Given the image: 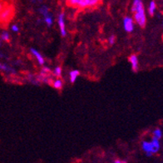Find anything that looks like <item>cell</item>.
Returning a JSON list of instances; mask_svg holds the SVG:
<instances>
[{
    "mask_svg": "<svg viewBox=\"0 0 163 163\" xmlns=\"http://www.w3.org/2000/svg\"><path fill=\"white\" fill-rule=\"evenodd\" d=\"M131 12H133L135 22L141 27H145L146 23V17L141 0H134L131 6Z\"/></svg>",
    "mask_w": 163,
    "mask_h": 163,
    "instance_id": "obj_1",
    "label": "cell"
},
{
    "mask_svg": "<svg viewBox=\"0 0 163 163\" xmlns=\"http://www.w3.org/2000/svg\"><path fill=\"white\" fill-rule=\"evenodd\" d=\"M14 14V8L12 5L5 4L2 11L0 12V23L6 24L12 19Z\"/></svg>",
    "mask_w": 163,
    "mask_h": 163,
    "instance_id": "obj_2",
    "label": "cell"
},
{
    "mask_svg": "<svg viewBox=\"0 0 163 163\" xmlns=\"http://www.w3.org/2000/svg\"><path fill=\"white\" fill-rule=\"evenodd\" d=\"M58 26L60 28V32L62 37H65L67 35V30H66V25H65V15L63 12H61L57 18Z\"/></svg>",
    "mask_w": 163,
    "mask_h": 163,
    "instance_id": "obj_3",
    "label": "cell"
},
{
    "mask_svg": "<svg viewBox=\"0 0 163 163\" xmlns=\"http://www.w3.org/2000/svg\"><path fill=\"white\" fill-rule=\"evenodd\" d=\"M123 27L125 31L131 32L134 30V20L131 17H126L123 19Z\"/></svg>",
    "mask_w": 163,
    "mask_h": 163,
    "instance_id": "obj_4",
    "label": "cell"
},
{
    "mask_svg": "<svg viewBox=\"0 0 163 163\" xmlns=\"http://www.w3.org/2000/svg\"><path fill=\"white\" fill-rule=\"evenodd\" d=\"M84 0H66L67 6L78 9H83Z\"/></svg>",
    "mask_w": 163,
    "mask_h": 163,
    "instance_id": "obj_5",
    "label": "cell"
},
{
    "mask_svg": "<svg viewBox=\"0 0 163 163\" xmlns=\"http://www.w3.org/2000/svg\"><path fill=\"white\" fill-rule=\"evenodd\" d=\"M129 62H131V68L134 72H137L139 68V61L137 56L135 54H132L129 57Z\"/></svg>",
    "mask_w": 163,
    "mask_h": 163,
    "instance_id": "obj_6",
    "label": "cell"
},
{
    "mask_svg": "<svg viewBox=\"0 0 163 163\" xmlns=\"http://www.w3.org/2000/svg\"><path fill=\"white\" fill-rule=\"evenodd\" d=\"M142 149L143 151L146 153V155L148 156H151L152 154L154 153L153 147H152V145H151V141H143L142 142Z\"/></svg>",
    "mask_w": 163,
    "mask_h": 163,
    "instance_id": "obj_7",
    "label": "cell"
},
{
    "mask_svg": "<svg viewBox=\"0 0 163 163\" xmlns=\"http://www.w3.org/2000/svg\"><path fill=\"white\" fill-rule=\"evenodd\" d=\"M101 0H84L83 1V9L85 8H92L96 7L101 3Z\"/></svg>",
    "mask_w": 163,
    "mask_h": 163,
    "instance_id": "obj_8",
    "label": "cell"
},
{
    "mask_svg": "<svg viewBox=\"0 0 163 163\" xmlns=\"http://www.w3.org/2000/svg\"><path fill=\"white\" fill-rule=\"evenodd\" d=\"M30 52H31V53H32L33 56L35 57V58L37 59V61L38 62V63H39L40 65H43L44 64V58H43V57H42V55L37 50H36L35 48H33V47H32L31 49H30Z\"/></svg>",
    "mask_w": 163,
    "mask_h": 163,
    "instance_id": "obj_9",
    "label": "cell"
},
{
    "mask_svg": "<svg viewBox=\"0 0 163 163\" xmlns=\"http://www.w3.org/2000/svg\"><path fill=\"white\" fill-rule=\"evenodd\" d=\"M0 71H2V72H6V73H8V74L14 75L16 74V71L15 69H13L12 67H9L8 65L5 64V63H2L0 62Z\"/></svg>",
    "mask_w": 163,
    "mask_h": 163,
    "instance_id": "obj_10",
    "label": "cell"
},
{
    "mask_svg": "<svg viewBox=\"0 0 163 163\" xmlns=\"http://www.w3.org/2000/svg\"><path fill=\"white\" fill-rule=\"evenodd\" d=\"M80 72L78 70H72L69 73V79L71 83H74L75 82L77 81V77H79Z\"/></svg>",
    "mask_w": 163,
    "mask_h": 163,
    "instance_id": "obj_11",
    "label": "cell"
},
{
    "mask_svg": "<svg viewBox=\"0 0 163 163\" xmlns=\"http://www.w3.org/2000/svg\"><path fill=\"white\" fill-rule=\"evenodd\" d=\"M151 145H152V147H153L154 153H156L157 151L160 150V147H161V145H160V141H159V139L156 138V137H152V140L151 141Z\"/></svg>",
    "mask_w": 163,
    "mask_h": 163,
    "instance_id": "obj_12",
    "label": "cell"
},
{
    "mask_svg": "<svg viewBox=\"0 0 163 163\" xmlns=\"http://www.w3.org/2000/svg\"><path fill=\"white\" fill-rule=\"evenodd\" d=\"M156 2H155L154 0H151V2H150V3H149V6H148L149 14L151 15V16H153L155 12H156Z\"/></svg>",
    "mask_w": 163,
    "mask_h": 163,
    "instance_id": "obj_13",
    "label": "cell"
},
{
    "mask_svg": "<svg viewBox=\"0 0 163 163\" xmlns=\"http://www.w3.org/2000/svg\"><path fill=\"white\" fill-rule=\"evenodd\" d=\"M52 85L54 88L58 89V90H59V89L62 88V86H63V82H62V79H60V78H57V79L52 80Z\"/></svg>",
    "mask_w": 163,
    "mask_h": 163,
    "instance_id": "obj_14",
    "label": "cell"
},
{
    "mask_svg": "<svg viewBox=\"0 0 163 163\" xmlns=\"http://www.w3.org/2000/svg\"><path fill=\"white\" fill-rule=\"evenodd\" d=\"M0 38L2 41H4V42H9L10 40V35L8 33V32L7 31H2L0 34Z\"/></svg>",
    "mask_w": 163,
    "mask_h": 163,
    "instance_id": "obj_15",
    "label": "cell"
},
{
    "mask_svg": "<svg viewBox=\"0 0 163 163\" xmlns=\"http://www.w3.org/2000/svg\"><path fill=\"white\" fill-rule=\"evenodd\" d=\"M62 67H60V66H57V67H56L54 68V70H53V72H52V74H53V76L56 77H57V78H59L61 76H62Z\"/></svg>",
    "mask_w": 163,
    "mask_h": 163,
    "instance_id": "obj_16",
    "label": "cell"
},
{
    "mask_svg": "<svg viewBox=\"0 0 163 163\" xmlns=\"http://www.w3.org/2000/svg\"><path fill=\"white\" fill-rule=\"evenodd\" d=\"M44 22H46L47 27H52V24H53V19H52V17L50 14L47 15L44 17Z\"/></svg>",
    "mask_w": 163,
    "mask_h": 163,
    "instance_id": "obj_17",
    "label": "cell"
},
{
    "mask_svg": "<svg viewBox=\"0 0 163 163\" xmlns=\"http://www.w3.org/2000/svg\"><path fill=\"white\" fill-rule=\"evenodd\" d=\"M39 12L43 17L49 14V10H48V7H47V6H42V7H40Z\"/></svg>",
    "mask_w": 163,
    "mask_h": 163,
    "instance_id": "obj_18",
    "label": "cell"
},
{
    "mask_svg": "<svg viewBox=\"0 0 163 163\" xmlns=\"http://www.w3.org/2000/svg\"><path fill=\"white\" fill-rule=\"evenodd\" d=\"M153 136L160 140L161 138V136H162V131H161V129H155L153 131Z\"/></svg>",
    "mask_w": 163,
    "mask_h": 163,
    "instance_id": "obj_19",
    "label": "cell"
},
{
    "mask_svg": "<svg viewBox=\"0 0 163 163\" xmlns=\"http://www.w3.org/2000/svg\"><path fill=\"white\" fill-rule=\"evenodd\" d=\"M51 69H50L49 67H43L41 70V72L40 73H42V74H46V75H51Z\"/></svg>",
    "mask_w": 163,
    "mask_h": 163,
    "instance_id": "obj_20",
    "label": "cell"
},
{
    "mask_svg": "<svg viewBox=\"0 0 163 163\" xmlns=\"http://www.w3.org/2000/svg\"><path fill=\"white\" fill-rule=\"evenodd\" d=\"M116 42V37L115 35H111L110 37H108V42L110 45H113Z\"/></svg>",
    "mask_w": 163,
    "mask_h": 163,
    "instance_id": "obj_21",
    "label": "cell"
},
{
    "mask_svg": "<svg viewBox=\"0 0 163 163\" xmlns=\"http://www.w3.org/2000/svg\"><path fill=\"white\" fill-rule=\"evenodd\" d=\"M11 29H12V32H19L20 28L17 24H13V25H12V27H11Z\"/></svg>",
    "mask_w": 163,
    "mask_h": 163,
    "instance_id": "obj_22",
    "label": "cell"
},
{
    "mask_svg": "<svg viewBox=\"0 0 163 163\" xmlns=\"http://www.w3.org/2000/svg\"><path fill=\"white\" fill-rule=\"evenodd\" d=\"M6 4L2 0H0V12L2 11V9L3 8V7H4V5Z\"/></svg>",
    "mask_w": 163,
    "mask_h": 163,
    "instance_id": "obj_23",
    "label": "cell"
},
{
    "mask_svg": "<svg viewBox=\"0 0 163 163\" xmlns=\"http://www.w3.org/2000/svg\"><path fill=\"white\" fill-rule=\"evenodd\" d=\"M114 163H122V161H120V160H116V161H114Z\"/></svg>",
    "mask_w": 163,
    "mask_h": 163,
    "instance_id": "obj_24",
    "label": "cell"
},
{
    "mask_svg": "<svg viewBox=\"0 0 163 163\" xmlns=\"http://www.w3.org/2000/svg\"><path fill=\"white\" fill-rule=\"evenodd\" d=\"M2 45V40H1V38H0V46Z\"/></svg>",
    "mask_w": 163,
    "mask_h": 163,
    "instance_id": "obj_25",
    "label": "cell"
},
{
    "mask_svg": "<svg viewBox=\"0 0 163 163\" xmlns=\"http://www.w3.org/2000/svg\"><path fill=\"white\" fill-rule=\"evenodd\" d=\"M34 1H37V2H41L42 0H34Z\"/></svg>",
    "mask_w": 163,
    "mask_h": 163,
    "instance_id": "obj_26",
    "label": "cell"
},
{
    "mask_svg": "<svg viewBox=\"0 0 163 163\" xmlns=\"http://www.w3.org/2000/svg\"><path fill=\"white\" fill-rule=\"evenodd\" d=\"M122 163H126V161H122Z\"/></svg>",
    "mask_w": 163,
    "mask_h": 163,
    "instance_id": "obj_27",
    "label": "cell"
}]
</instances>
